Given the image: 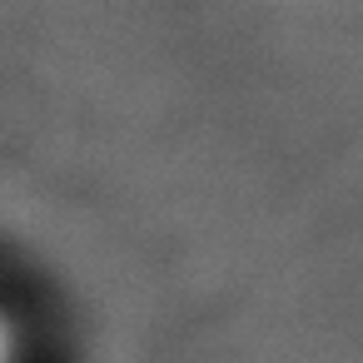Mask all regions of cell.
Returning <instances> with one entry per match:
<instances>
[{
    "instance_id": "6da1fadb",
    "label": "cell",
    "mask_w": 363,
    "mask_h": 363,
    "mask_svg": "<svg viewBox=\"0 0 363 363\" xmlns=\"http://www.w3.org/2000/svg\"><path fill=\"white\" fill-rule=\"evenodd\" d=\"M0 363H16V348H11V333H6V323H0Z\"/></svg>"
}]
</instances>
